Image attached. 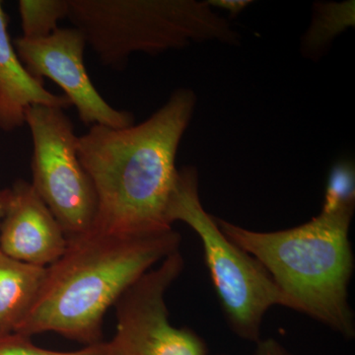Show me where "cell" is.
Segmentation results:
<instances>
[{
	"mask_svg": "<svg viewBox=\"0 0 355 355\" xmlns=\"http://www.w3.org/2000/svg\"><path fill=\"white\" fill-rule=\"evenodd\" d=\"M197 106L180 88L139 125H92L77 154L94 184L97 214L90 233L146 236L172 230L167 210L178 176V149Z\"/></svg>",
	"mask_w": 355,
	"mask_h": 355,
	"instance_id": "cell-1",
	"label": "cell"
},
{
	"mask_svg": "<svg viewBox=\"0 0 355 355\" xmlns=\"http://www.w3.org/2000/svg\"><path fill=\"white\" fill-rule=\"evenodd\" d=\"M172 230L146 236L89 233L69 240L64 254L46 268L34 304L15 333H53L86 345L103 342L107 311L156 263L180 251Z\"/></svg>",
	"mask_w": 355,
	"mask_h": 355,
	"instance_id": "cell-2",
	"label": "cell"
},
{
	"mask_svg": "<svg viewBox=\"0 0 355 355\" xmlns=\"http://www.w3.org/2000/svg\"><path fill=\"white\" fill-rule=\"evenodd\" d=\"M355 203L322 211L284 230H251L217 218L223 234L260 261L275 282L284 307L307 315L340 334L355 338L349 286L354 270L349 240Z\"/></svg>",
	"mask_w": 355,
	"mask_h": 355,
	"instance_id": "cell-3",
	"label": "cell"
},
{
	"mask_svg": "<svg viewBox=\"0 0 355 355\" xmlns=\"http://www.w3.org/2000/svg\"><path fill=\"white\" fill-rule=\"evenodd\" d=\"M67 19L104 67L121 70L133 53L155 55L193 44L240 43L239 33L198 0H67Z\"/></svg>",
	"mask_w": 355,
	"mask_h": 355,
	"instance_id": "cell-4",
	"label": "cell"
},
{
	"mask_svg": "<svg viewBox=\"0 0 355 355\" xmlns=\"http://www.w3.org/2000/svg\"><path fill=\"white\" fill-rule=\"evenodd\" d=\"M198 186L195 167L178 171L168 221L172 225L184 222L197 233L229 328L241 340L257 343L266 312L275 306L284 307V297L265 266L223 234L216 217L203 207Z\"/></svg>",
	"mask_w": 355,
	"mask_h": 355,
	"instance_id": "cell-5",
	"label": "cell"
},
{
	"mask_svg": "<svg viewBox=\"0 0 355 355\" xmlns=\"http://www.w3.org/2000/svg\"><path fill=\"white\" fill-rule=\"evenodd\" d=\"M25 123L33 140V188L67 241L89 234L97 214V195L77 154L73 123L64 109L44 105L28 107Z\"/></svg>",
	"mask_w": 355,
	"mask_h": 355,
	"instance_id": "cell-6",
	"label": "cell"
},
{
	"mask_svg": "<svg viewBox=\"0 0 355 355\" xmlns=\"http://www.w3.org/2000/svg\"><path fill=\"white\" fill-rule=\"evenodd\" d=\"M184 268L181 252L170 254L119 299L116 335L107 342L109 355H209L202 336L170 322L166 293Z\"/></svg>",
	"mask_w": 355,
	"mask_h": 355,
	"instance_id": "cell-7",
	"label": "cell"
},
{
	"mask_svg": "<svg viewBox=\"0 0 355 355\" xmlns=\"http://www.w3.org/2000/svg\"><path fill=\"white\" fill-rule=\"evenodd\" d=\"M85 37L76 28H58L51 36L38 40H14L13 46L26 70L35 78H50L65 93L85 125L113 128L130 127L135 116L114 109L93 85L85 64Z\"/></svg>",
	"mask_w": 355,
	"mask_h": 355,
	"instance_id": "cell-8",
	"label": "cell"
},
{
	"mask_svg": "<svg viewBox=\"0 0 355 355\" xmlns=\"http://www.w3.org/2000/svg\"><path fill=\"white\" fill-rule=\"evenodd\" d=\"M0 223V251L15 260L48 268L64 254V230L31 183L19 179Z\"/></svg>",
	"mask_w": 355,
	"mask_h": 355,
	"instance_id": "cell-9",
	"label": "cell"
},
{
	"mask_svg": "<svg viewBox=\"0 0 355 355\" xmlns=\"http://www.w3.org/2000/svg\"><path fill=\"white\" fill-rule=\"evenodd\" d=\"M8 16L0 1V130L13 132L25 123V111L32 105L67 109L65 96L55 95L44 87L22 64L8 33Z\"/></svg>",
	"mask_w": 355,
	"mask_h": 355,
	"instance_id": "cell-10",
	"label": "cell"
},
{
	"mask_svg": "<svg viewBox=\"0 0 355 355\" xmlns=\"http://www.w3.org/2000/svg\"><path fill=\"white\" fill-rule=\"evenodd\" d=\"M46 268L15 260L0 251V336L15 333L46 279Z\"/></svg>",
	"mask_w": 355,
	"mask_h": 355,
	"instance_id": "cell-11",
	"label": "cell"
},
{
	"mask_svg": "<svg viewBox=\"0 0 355 355\" xmlns=\"http://www.w3.org/2000/svg\"><path fill=\"white\" fill-rule=\"evenodd\" d=\"M354 24V1L317 4L312 25L303 39V53L306 57L319 58L336 35Z\"/></svg>",
	"mask_w": 355,
	"mask_h": 355,
	"instance_id": "cell-12",
	"label": "cell"
},
{
	"mask_svg": "<svg viewBox=\"0 0 355 355\" xmlns=\"http://www.w3.org/2000/svg\"><path fill=\"white\" fill-rule=\"evenodd\" d=\"M18 8L23 38L38 40L51 36L69 15L67 0H20Z\"/></svg>",
	"mask_w": 355,
	"mask_h": 355,
	"instance_id": "cell-13",
	"label": "cell"
},
{
	"mask_svg": "<svg viewBox=\"0 0 355 355\" xmlns=\"http://www.w3.org/2000/svg\"><path fill=\"white\" fill-rule=\"evenodd\" d=\"M350 203H355L354 169L349 163H338L329 175L321 210L333 211Z\"/></svg>",
	"mask_w": 355,
	"mask_h": 355,
	"instance_id": "cell-14",
	"label": "cell"
},
{
	"mask_svg": "<svg viewBox=\"0 0 355 355\" xmlns=\"http://www.w3.org/2000/svg\"><path fill=\"white\" fill-rule=\"evenodd\" d=\"M0 355H109V350L108 343L103 340L73 352H57L34 345L29 336L9 334L0 336Z\"/></svg>",
	"mask_w": 355,
	"mask_h": 355,
	"instance_id": "cell-15",
	"label": "cell"
},
{
	"mask_svg": "<svg viewBox=\"0 0 355 355\" xmlns=\"http://www.w3.org/2000/svg\"><path fill=\"white\" fill-rule=\"evenodd\" d=\"M212 8H219L227 12L230 17L239 15L246 7L252 3L250 0H207Z\"/></svg>",
	"mask_w": 355,
	"mask_h": 355,
	"instance_id": "cell-16",
	"label": "cell"
},
{
	"mask_svg": "<svg viewBox=\"0 0 355 355\" xmlns=\"http://www.w3.org/2000/svg\"><path fill=\"white\" fill-rule=\"evenodd\" d=\"M254 355H292L275 338H266L257 343L256 350Z\"/></svg>",
	"mask_w": 355,
	"mask_h": 355,
	"instance_id": "cell-17",
	"label": "cell"
},
{
	"mask_svg": "<svg viewBox=\"0 0 355 355\" xmlns=\"http://www.w3.org/2000/svg\"><path fill=\"white\" fill-rule=\"evenodd\" d=\"M10 188L0 190V223H1L2 218H3L4 214H6L9 200H10Z\"/></svg>",
	"mask_w": 355,
	"mask_h": 355,
	"instance_id": "cell-18",
	"label": "cell"
},
{
	"mask_svg": "<svg viewBox=\"0 0 355 355\" xmlns=\"http://www.w3.org/2000/svg\"><path fill=\"white\" fill-rule=\"evenodd\" d=\"M218 355H225V354H218Z\"/></svg>",
	"mask_w": 355,
	"mask_h": 355,
	"instance_id": "cell-19",
	"label": "cell"
}]
</instances>
